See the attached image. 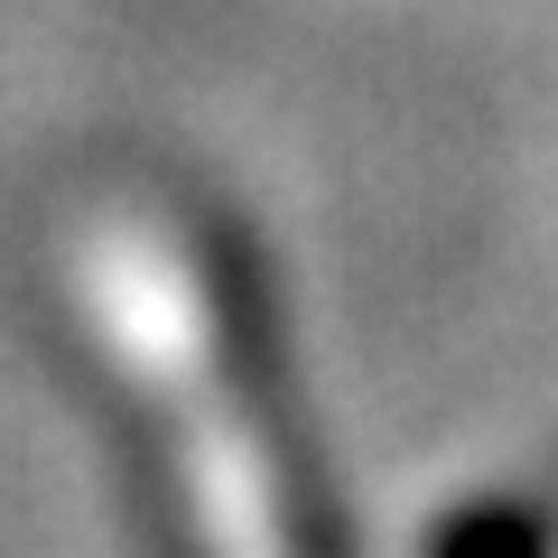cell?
I'll return each instance as SVG.
<instances>
[{"mask_svg":"<svg viewBox=\"0 0 558 558\" xmlns=\"http://www.w3.org/2000/svg\"><path fill=\"white\" fill-rule=\"evenodd\" d=\"M447 558H549V539H539V521H521V512H475L457 539H447Z\"/></svg>","mask_w":558,"mask_h":558,"instance_id":"1","label":"cell"}]
</instances>
